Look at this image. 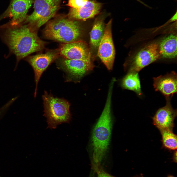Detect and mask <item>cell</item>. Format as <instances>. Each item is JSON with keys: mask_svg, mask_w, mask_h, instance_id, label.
<instances>
[{"mask_svg": "<svg viewBox=\"0 0 177 177\" xmlns=\"http://www.w3.org/2000/svg\"><path fill=\"white\" fill-rule=\"evenodd\" d=\"M154 88L159 91L165 98H171L177 92V74L173 71L163 75L153 78Z\"/></svg>", "mask_w": 177, "mask_h": 177, "instance_id": "13", "label": "cell"}, {"mask_svg": "<svg viewBox=\"0 0 177 177\" xmlns=\"http://www.w3.org/2000/svg\"><path fill=\"white\" fill-rule=\"evenodd\" d=\"M104 18L98 17L95 19L90 33V43L94 48L98 47L104 34L105 26Z\"/></svg>", "mask_w": 177, "mask_h": 177, "instance_id": "17", "label": "cell"}, {"mask_svg": "<svg viewBox=\"0 0 177 177\" xmlns=\"http://www.w3.org/2000/svg\"><path fill=\"white\" fill-rule=\"evenodd\" d=\"M0 28L2 29V39L16 56L15 69L20 60L44 47L45 42L39 38L35 28L29 24L12 25L8 23Z\"/></svg>", "mask_w": 177, "mask_h": 177, "instance_id": "1", "label": "cell"}, {"mask_svg": "<svg viewBox=\"0 0 177 177\" xmlns=\"http://www.w3.org/2000/svg\"><path fill=\"white\" fill-rule=\"evenodd\" d=\"M59 51L56 50L49 51L44 54L30 56L26 60L32 67L34 74L35 83L34 96L36 97L38 85L43 73L49 65L58 57Z\"/></svg>", "mask_w": 177, "mask_h": 177, "instance_id": "9", "label": "cell"}, {"mask_svg": "<svg viewBox=\"0 0 177 177\" xmlns=\"http://www.w3.org/2000/svg\"><path fill=\"white\" fill-rule=\"evenodd\" d=\"M112 20L106 24L103 36L98 46V55L109 70H111L114 62L115 51L112 32Z\"/></svg>", "mask_w": 177, "mask_h": 177, "instance_id": "8", "label": "cell"}, {"mask_svg": "<svg viewBox=\"0 0 177 177\" xmlns=\"http://www.w3.org/2000/svg\"><path fill=\"white\" fill-rule=\"evenodd\" d=\"M173 161L177 163V151L176 150H175L173 153Z\"/></svg>", "mask_w": 177, "mask_h": 177, "instance_id": "21", "label": "cell"}, {"mask_svg": "<svg viewBox=\"0 0 177 177\" xmlns=\"http://www.w3.org/2000/svg\"><path fill=\"white\" fill-rule=\"evenodd\" d=\"M64 58L75 60H91V53L88 45L85 42L78 40L62 44L59 50Z\"/></svg>", "mask_w": 177, "mask_h": 177, "instance_id": "11", "label": "cell"}, {"mask_svg": "<svg viewBox=\"0 0 177 177\" xmlns=\"http://www.w3.org/2000/svg\"><path fill=\"white\" fill-rule=\"evenodd\" d=\"M88 0H69L67 4L73 8H78L84 5Z\"/></svg>", "mask_w": 177, "mask_h": 177, "instance_id": "19", "label": "cell"}, {"mask_svg": "<svg viewBox=\"0 0 177 177\" xmlns=\"http://www.w3.org/2000/svg\"><path fill=\"white\" fill-rule=\"evenodd\" d=\"M102 4L95 0H88L78 8H71L68 14L69 18L73 20L85 21L93 18L99 13Z\"/></svg>", "mask_w": 177, "mask_h": 177, "instance_id": "14", "label": "cell"}, {"mask_svg": "<svg viewBox=\"0 0 177 177\" xmlns=\"http://www.w3.org/2000/svg\"><path fill=\"white\" fill-rule=\"evenodd\" d=\"M133 177H144L142 174Z\"/></svg>", "mask_w": 177, "mask_h": 177, "instance_id": "23", "label": "cell"}, {"mask_svg": "<svg viewBox=\"0 0 177 177\" xmlns=\"http://www.w3.org/2000/svg\"><path fill=\"white\" fill-rule=\"evenodd\" d=\"M33 0H11L6 10L0 16V21L5 18H11L9 22L12 25H16L24 22L27 16L28 10Z\"/></svg>", "mask_w": 177, "mask_h": 177, "instance_id": "12", "label": "cell"}, {"mask_svg": "<svg viewBox=\"0 0 177 177\" xmlns=\"http://www.w3.org/2000/svg\"><path fill=\"white\" fill-rule=\"evenodd\" d=\"M171 98H165V105L159 109L152 118L153 125L160 131L163 130L173 131L174 126V121L177 116V110L172 107Z\"/></svg>", "mask_w": 177, "mask_h": 177, "instance_id": "10", "label": "cell"}, {"mask_svg": "<svg viewBox=\"0 0 177 177\" xmlns=\"http://www.w3.org/2000/svg\"><path fill=\"white\" fill-rule=\"evenodd\" d=\"M82 33L78 21L64 17L49 22L44 31V35L47 38L64 44L79 40Z\"/></svg>", "mask_w": 177, "mask_h": 177, "instance_id": "3", "label": "cell"}, {"mask_svg": "<svg viewBox=\"0 0 177 177\" xmlns=\"http://www.w3.org/2000/svg\"><path fill=\"white\" fill-rule=\"evenodd\" d=\"M112 91L109 90L103 111L93 128L91 138L92 162L100 165L105 156L109 145L112 126L111 112Z\"/></svg>", "mask_w": 177, "mask_h": 177, "instance_id": "2", "label": "cell"}, {"mask_svg": "<svg viewBox=\"0 0 177 177\" xmlns=\"http://www.w3.org/2000/svg\"><path fill=\"white\" fill-rule=\"evenodd\" d=\"M121 85L123 88L133 91L139 96L142 95L138 72H128L121 80Z\"/></svg>", "mask_w": 177, "mask_h": 177, "instance_id": "16", "label": "cell"}, {"mask_svg": "<svg viewBox=\"0 0 177 177\" xmlns=\"http://www.w3.org/2000/svg\"><path fill=\"white\" fill-rule=\"evenodd\" d=\"M162 136L163 147L170 150H175L177 149V135L173 131L163 130L160 131Z\"/></svg>", "mask_w": 177, "mask_h": 177, "instance_id": "18", "label": "cell"}, {"mask_svg": "<svg viewBox=\"0 0 177 177\" xmlns=\"http://www.w3.org/2000/svg\"><path fill=\"white\" fill-rule=\"evenodd\" d=\"M59 65L60 68L66 74L67 80L76 82L92 71L94 67L91 60L65 58L60 61Z\"/></svg>", "mask_w": 177, "mask_h": 177, "instance_id": "7", "label": "cell"}, {"mask_svg": "<svg viewBox=\"0 0 177 177\" xmlns=\"http://www.w3.org/2000/svg\"><path fill=\"white\" fill-rule=\"evenodd\" d=\"M44 115L47 119L48 128H56L63 123H69L71 118L70 104L67 100L53 97L45 91L42 96Z\"/></svg>", "mask_w": 177, "mask_h": 177, "instance_id": "4", "label": "cell"}, {"mask_svg": "<svg viewBox=\"0 0 177 177\" xmlns=\"http://www.w3.org/2000/svg\"><path fill=\"white\" fill-rule=\"evenodd\" d=\"M167 177H175L171 175H168Z\"/></svg>", "mask_w": 177, "mask_h": 177, "instance_id": "24", "label": "cell"}, {"mask_svg": "<svg viewBox=\"0 0 177 177\" xmlns=\"http://www.w3.org/2000/svg\"><path fill=\"white\" fill-rule=\"evenodd\" d=\"M61 0H35L34 10L27 16L24 23L38 28L47 22L56 14Z\"/></svg>", "mask_w": 177, "mask_h": 177, "instance_id": "5", "label": "cell"}, {"mask_svg": "<svg viewBox=\"0 0 177 177\" xmlns=\"http://www.w3.org/2000/svg\"><path fill=\"white\" fill-rule=\"evenodd\" d=\"M158 44H151L141 49L130 60L126 63L125 69L127 72H139L143 68L154 62L160 54Z\"/></svg>", "mask_w": 177, "mask_h": 177, "instance_id": "6", "label": "cell"}, {"mask_svg": "<svg viewBox=\"0 0 177 177\" xmlns=\"http://www.w3.org/2000/svg\"><path fill=\"white\" fill-rule=\"evenodd\" d=\"M177 19V12L176 13L174 16L171 18V21H173L176 20Z\"/></svg>", "mask_w": 177, "mask_h": 177, "instance_id": "22", "label": "cell"}, {"mask_svg": "<svg viewBox=\"0 0 177 177\" xmlns=\"http://www.w3.org/2000/svg\"><path fill=\"white\" fill-rule=\"evenodd\" d=\"M159 53L164 58L172 59L177 55V37L171 34L164 38L160 43Z\"/></svg>", "mask_w": 177, "mask_h": 177, "instance_id": "15", "label": "cell"}, {"mask_svg": "<svg viewBox=\"0 0 177 177\" xmlns=\"http://www.w3.org/2000/svg\"><path fill=\"white\" fill-rule=\"evenodd\" d=\"M93 164L94 169L97 173V177H116L106 172L101 167L100 165H96L93 163Z\"/></svg>", "mask_w": 177, "mask_h": 177, "instance_id": "20", "label": "cell"}]
</instances>
